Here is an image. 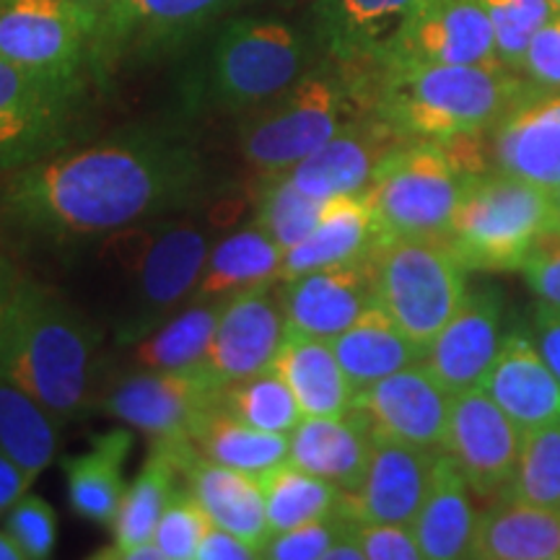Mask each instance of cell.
Returning a JSON list of instances; mask_svg holds the SVG:
<instances>
[{
	"instance_id": "6da1fadb",
	"label": "cell",
	"mask_w": 560,
	"mask_h": 560,
	"mask_svg": "<svg viewBox=\"0 0 560 560\" xmlns=\"http://www.w3.org/2000/svg\"><path fill=\"white\" fill-rule=\"evenodd\" d=\"M206 182V161L192 143L164 130H136L9 172L0 219L50 244L109 240L190 208Z\"/></svg>"
},
{
	"instance_id": "7a4b0ae2",
	"label": "cell",
	"mask_w": 560,
	"mask_h": 560,
	"mask_svg": "<svg viewBox=\"0 0 560 560\" xmlns=\"http://www.w3.org/2000/svg\"><path fill=\"white\" fill-rule=\"evenodd\" d=\"M102 332L50 285L21 278L0 322V376L55 418L73 420L94 405Z\"/></svg>"
},
{
	"instance_id": "3957f363",
	"label": "cell",
	"mask_w": 560,
	"mask_h": 560,
	"mask_svg": "<svg viewBox=\"0 0 560 560\" xmlns=\"http://www.w3.org/2000/svg\"><path fill=\"white\" fill-rule=\"evenodd\" d=\"M355 73L369 109L408 140L488 132L532 89L503 66H387Z\"/></svg>"
},
{
	"instance_id": "277c9868",
	"label": "cell",
	"mask_w": 560,
	"mask_h": 560,
	"mask_svg": "<svg viewBox=\"0 0 560 560\" xmlns=\"http://www.w3.org/2000/svg\"><path fill=\"white\" fill-rule=\"evenodd\" d=\"M366 115L361 75L322 58L293 86L244 112L240 153L260 177H276Z\"/></svg>"
},
{
	"instance_id": "5b68a950",
	"label": "cell",
	"mask_w": 560,
	"mask_h": 560,
	"mask_svg": "<svg viewBox=\"0 0 560 560\" xmlns=\"http://www.w3.org/2000/svg\"><path fill=\"white\" fill-rule=\"evenodd\" d=\"M115 260L130 276L115 340L132 346L190 301L210 255V231L195 221H149L109 236Z\"/></svg>"
},
{
	"instance_id": "8992f818",
	"label": "cell",
	"mask_w": 560,
	"mask_h": 560,
	"mask_svg": "<svg viewBox=\"0 0 560 560\" xmlns=\"http://www.w3.org/2000/svg\"><path fill=\"white\" fill-rule=\"evenodd\" d=\"M552 226L545 187L501 170L467 185L444 242L467 270H520L537 236Z\"/></svg>"
},
{
	"instance_id": "52a82bcc",
	"label": "cell",
	"mask_w": 560,
	"mask_h": 560,
	"mask_svg": "<svg viewBox=\"0 0 560 560\" xmlns=\"http://www.w3.org/2000/svg\"><path fill=\"white\" fill-rule=\"evenodd\" d=\"M314 50V39L280 19H231L210 47L202 94L221 109L249 112L317 66Z\"/></svg>"
},
{
	"instance_id": "ba28073f",
	"label": "cell",
	"mask_w": 560,
	"mask_h": 560,
	"mask_svg": "<svg viewBox=\"0 0 560 560\" xmlns=\"http://www.w3.org/2000/svg\"><path fill=\"white\" fill-rule=\"evenodd\" d=\"M475 174H467L441 140H408L376 170L363 190L382 242L397 236L444 240L462 195Z\"/></svg>"
},
{
	"instance_id": "9c48e42d",
	"label": "cell",
	"mask_w": 560,
	"mask_h": 560,
	"mask_svg": "<svg viewBox=\"0 0 560 560\" xmlns=\"http://www.w3.org/2000/svg\"><path fill=\"white\" fill-rule=\"evenodd\" d=\"M376 304L420 346L444 330L467 296V270L444 240L397 236L374 252Z\"/></svg>"
},
{
	"instance_id": "30bf717a",
	"label": "cell",
	"mask_w": 560,
	"mask_h": 560,
	"mask_svg": "<svg viewBox=\"0 0 560 560\" xmlns=\"http://www.w3.org/2000/svg\"><path fill=\"white\" fill-rule=\"evenodd\" d=\"M96 24L100 11L83 0H0V58L79 86L94 66Z\"/></svg>"
},
{
	"instance_id": "8fae6325",
	"label": "cell",
	"mask_w": 560,
	"mask_h": 560,
	"mask_svg": "<svg viewBox=\"0 0 560 560\" xmlns=\"http://www.w3.org/2000/svg\"><path fill=\"white\" fill-rule=\"evenodd\" d=\"M221 387L198 369H138L104 397V410L149 436L151 444H192L195 431L219 405ZM195 446V444H192Z\"/></svg>"
},
{
	"instance_id": "7c38bea8",
	"label": "cell",
	"mask_w": 560,
	"mask_h": 560,
	"mask_svg": "<svg viewBox=\"0 0 560 560\" xmlns=\"http://www.w3.org/2000/svg\"><path fill=\"white\" fill-rule=\"evenodd\" d=\"M73 83L32 73L0 58V174L66 149Z\"/></svg>"
},
{
	"instance_id": "4fadbf2b",
	"label": "cell",
	"mask_w": 560,
	"mask_h": 560,
	"mask_svg": "<svg viewBox=\"0 0 560 560\" xmlns=\"http://www.w3.org/2000/svg\"><path fill=\"white\" fill-rule=\"evenodd\" d=\"M242 0H109L100 11L94 66L145 58L179 47Z\"/></svg>"
},
{
	"instance_id": "5bb4252c",
	"label": "cell",
	"mask_w": 560,
	"mask_h": 560,
	"mask_svg": "<svg viewBox=\"0 0 560 560\" xmlns=\"http://www.w3.org/2000/svg\"><path fill=\"white\" fill-rule=\"evenodd\" d=\"M524 431L482 387L452 395L444 452L480 495L503 493L516 475Z\"/></svg>"
},
{
	"instance_id": "9a60e30c",
	"label": "cell",
	"mask_w": 560,
	"mask_h": 560,
	"mask_svg": "<svg viewBox=\"0 0 560 560\" xmlns=\"http://www.w3.org/2000/svg\"><path fill=\"white\" fill-rule=\"evenodd\" d=\"M503 66L493 26L478 0H431L397 34L374 68ZM506 68V66H503Z\"/></svg>"
},
{
	"instance_id": "2e32d148",
	"label": "cell",
	"mask_w": 560,
	"mask_h": 560,
	"mask_svg": "<svg viewBox=\"0 0 560 560\" xmlns=\"http://www.w3.org/2000/svg\"><path fill=\"white\" fill-rule=\"evenodd\" d=\"M289 332L280 280L240 293L223 306L200 371L219 387L268 371Z\"/></svg>"
},
{
	"instance_id": "e0dca14e",
	"label": "cell",
	"mask_w": 560,
	"mask_h": 560,
	"mask_svg": "<svg viewBox=\"0 0 560 560\" xmlns=\"http://www.w3.org/2000/svg\"><path fill=\"white\" fill-rule=\"evenodd\" d=\"M452 395L423 363L384 376L353 397V408L374 436L444 452Z\"/></svg>"
},
{
	"instance_id": "ac0fdd59",
	"label": "cell",
	"mask_w": 560,
	"mask_h": 560,
	"mask_svg": "<svg viewBox=\"0 0 560 560\" xmlns=\"http://www.w3.org/2000/svg\"><path fill=\"white\" fill-rule=\"evenodd\" d=\"M439 454L436 450L374 436L366 472L359 486L342 493L340 514L353 522L412 527L431 488Z\"/></svg>"
},
{
	"instance_id": "d6986e66",
	"label": "cell",
	"mask_w": 560,
	"mask_h": 560,
	"mask_svg": "<svg viewBox=\"0 0 560 560\" xmlns=\"http://www.w3.org/2000/svg\"><path fill=\"white\" fill-rule=\"evenodd\" d=\"M289 330L332 340L376 304L374 255L280 280Z\"/></svg>"
},
{
	"instance_id": "ffe728a7",
	"label": "cell",
	"mask_w": 560,
	"mask_h": 560,
	"mask_svg": "<svg viewBox=\"0 0 560 560\" xmlns=\"http://www.w3.org/2000/svg\"><path fill=\"white\" fill-rule=\"evenodd\" d=\"M431 0H317L312 9L314 45L342 68H374L408 21Z\"/></svg>"
},
{
	"instance_id": "44dd1931",
	"label": "cell",
	"mask_w": 560,
	"mask_h": 560,
	"mask_svg": "<svg viewBox=\"0 0 560 560\" xmlns=\"http://www.w3.org/2000/svg\"><path fill=\"white\" fill-rule=\"evenodd\" d=\"M503 335V301L490 285L467 291L444 330L431 340L423 366L450 395L480 387L499 355Z\"/></svg>"
},
{
	"instance_id": "7402d4cb",
	"label": "cell",
	"mask_w": 560,
	"mask_h": 560,
	"mask_svg": "<svg viewBox=\"0 0 560 560\" xmlns=\"http://www.w3.org/2000/svg\"><path fill=\"white\" fill-rule=\"evenodd\" d=\"M405 143L408 138L371 112L342 128L338 136L285 174L301 190L322 200L338 198V195H359L371 185L384 161Z\"/></svg>"
},
{
	"instance_id": "603a6c76",
	"label": "cell",
	"mask_w": 560,
	"mask_h": 560,
	"mask_svg": "<svg viewBox=\"0 0 560 560\" xmlns=\"http://www.w3.org/2000/svg\"><path fill=\"white\" fill-rule=\"evenodd\" d=\"M493 170L509 172L535 185H560V91L532 86L520 102L488 130Z\"/></svg>"
},
{
	"instance_id": "cb8c5ba5",
	"label": "cell",
	"mask_w": 560,
	"mask_h": 560,
	"mask_svg": "<svg viewBox=\"0 0 560 560\" xmlns=\"http://www.w3.org/2000/svg\"><path fill=\"white\" fill-rule=\"evenodd\" d=\"M522 431L560 420V382L527 330H511L480 384Z\"/></svg>"
},
{
	"instance_id": "d4e9b609",
	"label": "cell",
	"mask_w": 560,
	"mask_h": 560,
	"mask_svg": "<svg viewBox=\"0 0 560 560\" xmlns=\"http://www.w3.org/2000/svg\"><path fill=\"white\" fill-rule=\"evenodd\" d=\"M289 439L291 465L330 480L342 493L359 486L374 446V433L355 410L346 416H304Z\"/></svg>"
},
{
	"instance_id": "484cf974",
	"label": "cell",
	"mask_w": 560,
	"mask_h": 560,
	"mask_svg": "<svg viewBox=\"0 0 560 560\" xmlns=\"http://www.w3.org/2000/svg\"><path fill=\"white\" fill-rule=\"evenodd\" d=\"M179 475H185L187 490L206 509L215 527L234 532L236 537L255 545L262 556L272 535L260 480L255 475L223 467L219 462L202 457L198 450L187 454Z\"/></svg>"
},
{
	"instance_id": "4316f807",
	"label": "cell",
	"mask_w": 560,
	"mask_h": 560,
	"mask_svg": "<svg viewBox=\"0 0 560 560\" xmlns=\"http://www.w3.org/2000/svg\"><path fill=\"white\" fill-rule=\"evenodd\" d=\"M380 244L382 234L363 192L338 195L325 202L312 234L285 252L280 280H293L327 265L363 260L374 255Z\"/></svg>"
},
{
	"instance_id": "83f0119b",
	"label": "cell",
	"mask_w": 560,
	"mask_h": 560,
	"mask_svg": "<svg viewBox=\"0 0 560 560\" xmlns=\"http://www.w3.org/2000/svg\"><path fill=\"white\" fill-rule=\"evenodd\" d=\"M470 490L454 459L441 452L429 493L412 522V532L425 560L472 558L480 514L472 506Z\"/></svg>"
},
{
	"instance_id": "f1b7e54d",
	"label": "cell",
	"mask_w": 560,
	"mask_h": 560,
	"mask_svg": "<svg viewBox=\"0 0 560 560\" xmlns=\"http://www.w3.org/2000/svg\"><path fill=\"white\" fill-rule=\"evenodd\" d=\"M195 450L192 444H151L143 470L125 490L120 509L112 522V545L91 558L122 560L128 550L153 542L161 514L174 495L182 459Z\"/></svg>"
},
{
	"instance_id": "f546056e",
	"label": "cell",
	"mask_w": 560,
	"mask_h": 560,
	"mask_svg": "<svg viewBox=\"0 0 560 560\" xmlns=\"http://www.w3.org/2000/svg\"><path fill=\"white\" fill-rule=\"evenodd\" d=\"M285 249L272 240L268 231L244 226L226 240L210 247V255L202 268V276L195 285L192 301H231L240 293L262 289L280 280Z\"/></svg>"
},
{
	"instance_id": "4dcf8cb0",
	"label": "cell",
	"mask_w": 560,
	"mask_h": 560,
	"mask_svg": "<svg viewBox=\"0 0 560 560\" xmlns=\"http://www.w3.org/2000/svg\"><path fill=\"white\" fill-rule=\"evenodd\" d=\"M330 342L355 392L371 387L395 371L423 363L429 353V348L408 338L380 304L369 306L348 330Z\"/></svg>"
},
{
	"instance_id": "1f68e13d",
	"label": "cell",
	"mask_w": 560,
	"mask_h": 560,
	"mask_svg": "<svg viewBox=\"0 0 560 560\" xmlns=\"http://www.w3.org/2000/svg\"><path fill=\"white\" fill-rule=\"evenodd\" d=\"M270 369L283 376L304 416H346L353 408L355 389L330 340L289 330Z\"/></svg>"
},
{
	"instance_id": "d6a6232c",
	"label": "cell",
	"mask_w": 560,
	"mask_h": 560,
	"mask_svg": "<svg viewBox=\"0 0 560 560\" xmlns=\"http://www.w3.org/2000/svg\"><path fill=\"white\" fill-rule=\"evenodd\" d=\"M472 558L560 560V506L501 495L499 506L480 514Z\"/></svg>"
},
{
	"instance_id": "836d02e7",
	"label": "cell",
	"mask_w": 560,
	"mask_h": 560,
	"mask_svg": "<svg viewBox=\"0 0 560 560\" xmlns=\"http://www.w3.org/2000/svg\"><path fill=\"white\" fill-rule=\"evenodd\" d=\"M130 429H112L91 439L86 452L62 459L68 503L75 514L102 527H112L128 490L122 467L130 457Z\"/></svg>"
},
{
	"instance_id": "e575fe53",
	"label": "cell",
	"mask_w": 560,
	"mask_h": 560,
	"mask_svg": "<svg viewBox=\"0 0 560 560\" xmlns=\"http://www.w3.org/2000/svg\"><path fill=\"white\" fill-rule=\"evenodd\" d=\"M226 306V301H192L177 314H172L164 325L132 342L130 361L136 369L149 371H177L198 369L206 359L215 325Z\"/></svg>"
},
{
	"instance_id": "d590c367",
	"label": "cell",
	"mask_w": 560,
	"mask_h": 560,
	"mask_svg": "<svg viewBox=\"0 0 560 560\" xmlns=\"http://www.w3.org/2000/svg\"><path fill=\"white\" fill-rule=\"evenodd\" d=\"M60 418L30 392L0 376V452L34 480L52 465L60 450Z\"/></svg>"
},
{
	"instance_id": "8d00e7d4",
	"label": "cell",
	"mask_w": 560,
	"mask_h": 560,
	"mask_svg": "<svg viewBox=\"0 0 560 560\" xmlns=\"http://www.w3.org/2000/svg\"><path fill=\"white\" fill-rule=\"evenodd\" d=\"M289 436L291 433L252 429V425L229 416L221 405H215L195 431L192 444L202 457L257 478V475H265L272 467L289 462Z\"/></svg>"
},
{
	"instance_id": "74e56055",
	"label": "cell",
	"mask_w": 560,
	"mask_h": 560,
	"mask_svg": "<svg viewBox=\"0 0 560 560\" xmlns=\"http://www.w3.org/2000/svg\"><path fill=\"white\" fill-rule=\"evenodd\" d=\"M257 480H260L265 509H268L270 535L327 520L340 511L342 490L332 486L330 480L299 470L291 462H283L265 475H257Z\"/></svg>"
},
{
	"instance_id": "f35d334b",
	"label": "cell",
	"mask_w": 560,
	"mask_h": 560,
	"mask_svg": "<svg viewBox=\"0 0 560 560\" xmlns=\"http://www.w3.org/2000/svg\"><path fill=\"white\" fill-rule=\"evenodd\" d=\"M219 405L252 429L270 433H291L304 418L291 387L272 369L221 387Z\"/></svg>"
},
{
	"instance_id": "ab89813d",
	"label": "cell",
	"mask_w": 560,
	"mask_h": 560,
	"mask_svg": "<svg viewBox=\"0 0 560 560\" xmlns=\"http://www.w3.org/2000/svg\"><path fill=\"white\" fill-rule=\"evenodd\" d=\"M322 198L304 192L289 174L262 177V192L252 223L268 231L280 247L289 252L312 234L325 210Z\"/></svg>"
},
{
	"instance_id": "60d3db41",
	"label": "cell",
	"mask_w": 560,
	"mask_h": 560,
	"mask_svg": "<svg viewBox=\"0 0 560 560\" xmlns=\"http://www.w3.org/2000/svg\"><path fill=\"white\" fill-rule=\"evenodd\" d=\"M501 495L537 506H560V420L524 431L516 475Z\"/></svg>"
},
{
	"instance_id": "b9f144b4",
	"label": "cell",
	"mask_w": 560,
	"mask_h": 560,
	"mask_svg": "<svg viewBox=\"0 0 560 560\" xmlns=\"http://www.w3.org/2000/svg\"><path fill=\"white\" fill-rule=\"evenodd\" d=\"M493 26L503 66L520 73L529 39L556 11L552 0H478Z\"/></svg>"
},
{
	"instance_id": "7bdbcfd3",
	"label": "cell",
	"mask_w": 560,
	"mask_h": 560,
	"mask_svg": "<svg viewBox=\"0 0 560 560\" xmlns=\"http://www.w3.org/2000/svg\"><path fill=\"white\" fill-rule=\"evenodd\" d=\"M210 524L213 522L190 490H174L153 532V542L159 545L164 560H195Z\"/></svg>"
},
{
	"instance_id": "ee69618b",
	"label": "cell",
	"mask_w": 560,
	"mask_h": 560,
	"mask_svg": "<svg viewBox=\"0 0 560 560\" xmlns=\"http://www.w3.org/2000/svg\"><path fill=\"white\" fill-rule=\"evenodd\" d=\"M0 527L9 532L11 540L19 545L24 560L52 558L55 542H58V516L42 495H21L3 514Z\"/></svg>"
},
{
	"instance_id": "f6af8a7d",
	"label": "cell",
	"mask_w": 560,
	"mask_h": 560,
	"mask_svg": "<svg viewBox=\"0 0 560 560\" xmlns=\"http://www.w3.org/2000/svg\"><path fill=\"white\" fill-rule=\"evenodd\" d=\"M350 520L346 514H332L301 527L278 532L265 545L262 558L268 560H325L332 542L346 532Z\"/></svg>"
},
{
	"instance_id": "bcb514c9",
	"label": "cell",
	"mask_w": 560,
	"mask_h": 560,
	"mask_svg": "<svg viewBox=\"0 0 560 560\" xmlns=\"http://www.w3.org/2000/svg\"><path fill=\"white\" fill-rule=\"evenodd\" d=\"M520 272L540 304L560 310V229L550 226L537 236Z\"/></svg>"
},
{
	"instance_id": "7dc6e473",
	"label": "cell",
	"mask_w": 560,
	"mask_h": 560,
	"mask_svg": "<svg viewBox=\"0 0 560 560\" xmlns=\"http://www.w3.org/2000/svg\"><path fill=\"white\" fill-rule=\"evenodd\" d=\"M520 75L535 89L560 91V9L529 39Z\"/></svg>"
},
{
	"instance_id": "c3c4849f",
	"label": "cell",
	"mask_w": 560,
	"mask_h": 560,
	"mask_svg": "<svg viewBox=\"0 0 560 560\" xmlns=\"http://www.w3.org/2000/svg\"><path fill=\"white\" fill-rule=\"evenodd\" d=\"M353 535L363 550V560H423L410 524L353 522Z\"/></svg>"
},
{
	"instance_id": "681fc988",
	"label": "cell",
	"mask_w": 560,
	"mask_h": 560,
	"mask_svg": "<svg viewBox=\"0 0 560 560\" xmlns=\"http://www.w3.org/2000/svg\"><path fill=\"white\" fill-rule=\"evenodd\" d=\"M255 558H262L255 545H249L247 540H242V537H236L234 532L215 527V524H210L198 552H195V560H255Z\"/></svg>"
},
{
	"instance_id": "f907efd6",
	"label": "cell",
	"mask_w": 560,
	"mask_h": 560,
	"mask_svg": "<svg viewBox=\"0 0 560 560\" xmlns=\"http://www.w3.org/2000/svg\"><path fill=\"white\" fill-rule=\"evenodd\" d=\"M532 340L560 382V310L537 304L532 322Z\"/></svg>"
},
{
	"instance_id": "816d5d0a",
	"label": "cell",
	"mask_w": 560,
	"mask_h": 560,
	"mask_svg": "<svg viewBox=\"0 0 560 560\" xmlns=\"http://www.w3.org/2000/svg\"><path fill=\"white\" fill-rule=\"evenodd\" d=\"M32 486H34L32 475L21 470L16 462L0 452V520H3L5 511H9L21 495L30 493Z\"/></svg>"
},
{
	"instance_id": "f5cc1de1",
	"label": "cell",
	"mask_w": 560,
	"mask_h": 560,
	"mask_svg": "<svg viewBox=\"0 0 560 560\" xmlns=\"http://www.w3.org/2000/svg\"><path fill=\"white\" fill-rule=\"evenodd\" d=\"M21 272L16 268V262H13V257L9 255V249H5L3 244V236H0V322H3V314L9 310L13 293H16L19 283H21Z\"/></svg>"
},
{
	"instance_id": "db71d44e",
	"label": "cell",
	"mask_w": 560,
	"mask_h": 560,
	"mask_svg": "<svg viewBox=\"0 0 560 560\" xmlns=\"http://www.w3.org/2000/svg\"><path fill=\"white\" fill-rule=\"evenodd\" d=\"M0 560H24V552L11 540L9 532L0 527Z\"/></svg>"
},
{
	"instance_id": "11a10c76",
	"label": "cell",
	"mask_w": 560,
	"mask_h": 560,
	"mask_svg": "<svg viewBox=\"0 0 560 560\" xmlns=\"http://www.w3.org/2000/svg\"><path fill=\"white\" fill-rule=\"evenodd\" d=\"M548 195H550V208H552V226L560 229V185L550 187Z\"/></svg>"
},
{
	"instance_id": "9f6ffc18",
	"label": "cell",
	"mask_w": 560,
	"mask_h": 560,
	"mask_svg": "<svg viewBox=\"0 0 560 560\" xmlns=\"http://www.w3.org/2000/svg\"><path fill=\"white\" fill-rule=\"evenodd\" d=\"M83 3H86V5H91V9L102 11V9H104V5H107V3H109V0H83Z\"/></svg>"
},
{
	"instance_id": "6f0895ef",
	"label": "cell",
	"mask_w": 560,
	"mask_h": 560,
	"mask_svg": "<svg viewBox=\"0 0 560 560\" xmlns=\"http://www.w3.org/2000/svg\"><path fill=\"white\" fill-rule=\"evenodd\" d=\"M552 5H556V9H560V0H552Z\"/></svg>"
}]
</instances>
